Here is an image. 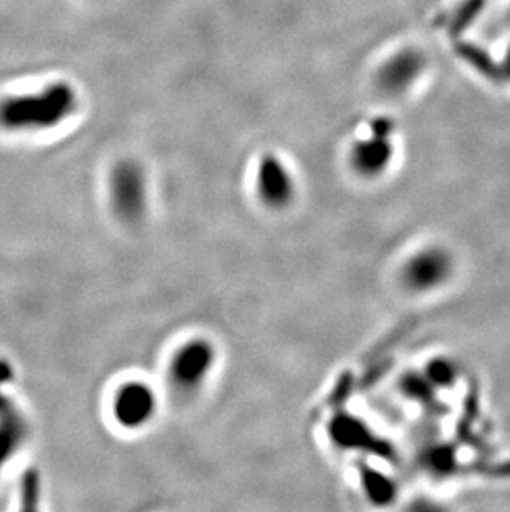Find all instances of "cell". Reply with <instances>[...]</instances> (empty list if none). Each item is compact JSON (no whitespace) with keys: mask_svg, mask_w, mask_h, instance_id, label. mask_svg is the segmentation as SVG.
Here are the masks:
<instances>
[{"mask_svg":"<svg viewBox=\"0 0 510 512\" xmlns=\"http://www.w3.org/2000/svg\"><path fill=\"white\" fill-rule=\"evenodd\" d=\"M433 58L424 45L401 40L378 60L371 72V87L388 103L413 102L428 85Z\"/></svg>","mask_w":510,"mask_h":512,"instance_id":"2","label":"cell"},{"mask_svg":"<svg viewBox=\"0 0 510 512\" xmlns=\"http://www.w3.org/2000/svg\"><path fill=\"white\" fill-rule=\"evenodd\" d=\"M499 77L502 80H506V82L510 83V45L507 47L506 52L502 55L501 60H499Z\"/></svg>","mask_w":510,"mask_h":512,"instance_id":"10","label":"cell"},{"mask_svg":"<svg viewBox=\"0 0 510 512\" xmlns=\"http://www.w3.org/2000/svg\"><path fill=\"white\" fill-rule=\"evenodd\" d=\"M108 203L121 223L136 224L145 219L150 206V186L143 166L135 160H120L108 179Z\"/></svg>","mask_w":510,"mask_h":512,"instance_id":"4","label":"cell"},{"mask_svg":"<svg viewBox=\"0 0 510 512\" xmlns=\"http://www.w3.org/2000/svg\"><path fill=\"white\" fill-rule=\"evenodd\" d=\"M454 261L446 249L428 246L416 251L401 267V284L414 294L441 289L453 277Z\"/></svg>","mask_w":510,"mask_h":512,"instance_id":"7","label":"cell"},{"mask_svg":"<svg viewBox=\"0 0 510 512\" xmlns=\"http://www.w3.org/2000/svg\"><path fill=\"white\" fill-rule=\"evenodd\" d=\"M217 348L206 337L181 343L169 357L168 380L179 395H194L209 382L217 365Z\"/></svg>","mask_w":510,"mask_h":512,"instance_id":"5","label":"cell"},{"mask_svg":"<svg viewBox=\"0 0 510 512\" xmlns=\"http://www.w3.org/2000/svg\"><path fill=\"white\" fill-rule=\"evenodd\" d=\"M254 188L257 199L270 211L289 209L297 196L294 174L274 153H265L257 163Z\"/></svg>","mask_w":510,"mask_h":512,"instance_id":"8","label":"cell"},{"mask_svg":"<svg viewBox=\"0 0 510 512\" xmlns=\"http://www.w3.org/2000/svg\"><path fill=\"white\" fill-rule=\"evenodd\" d=\"M158 413V392L145 380H126L111 395V420L120 430L128 433L146 430Z\"/></svg>","mask_w":510,"mask_h":512,"instance_id":"6","label":"cell"},{"mask_svg":"<svg viewBox=\"0 0 510 512\" xmlns=\"http://www.w3.org/2000/svg\"><path fill=\"white\" fill-rule=\"evenodd\" d=\"M502 24H504V27H507V30L510 32V0H506L504 9H502Z\"/></svg>","mask_w":510,"mask_h":512,"instance_id":"11","label":"cell"},{"mask_svg":"<svg viewBox=\"0 0 510 512\" xmlns=\"http://www.w3.org/2000/svg\"><path fill=\"white\" fill-rule=\"evenodd\" d=\"M10 378V368L7 363L0 362V382H5Z\"/></svg>","mask_w":510,"mask_h":512,"instance_id":"12","label":"cell"},{"mask_svg":"<svg viewBox=\"0 0 510 512\" xmlns=\"http://www.w3.org/2000/svg\"><path fill=\"white\" fill-rule=\"evenodd\" d=\"M78 95L67 82H53L39 92L0 100V128L14 133H35L62 125L77 112Z\"/></svg>","mask_w":510,"mask_h":512,"instance_id":"1","label":"cell"},{"mask_svg":"<svg viewBox=\"0 0 510 512\" xmlns=\"http://www.w3.org/2000/svg\"><path fill=\"white\" fill-rule=\"evenodd\" d=\"M395 123L390 116H378L366 126L348 150V165L361 179H378L388 173L396 158Z\"/></svg>","mask_w":510,"mask_h":512,"instance_id":"3","label":"cell"},{"mask_svg":"<svg viewBox=\"0 0 510 512\" xmlns=\"http://www.w3.org/2000/svg\"><path fill=\"white\" fill-rule=\"evenodd\" d=\"M24 438V418L9 400L0 397V468H4L19 451Z\"/></svg>","mask_w":510,"mask_h":512,"instance_id":"9","label":"cell"}]
</instances>
